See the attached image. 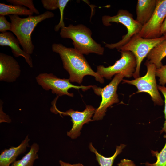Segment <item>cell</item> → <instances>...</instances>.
Instances as JSON below:
<instances>
[{
    "label": "cell",
    "instance_id": "14",
    "mask_svg": "<svg viewBox=\"0 0 166 166\" xmlns=\"http://www.w3.org/2000/svg\"><path fill=\"white\" fill-rule=\"evenodd\" d=\"M30 141L27 135L18 146L3 150L0 154V166H10L15 162L17 157L24 153L29 147Z\"/></svg>",
    "mask_w": 166,
    "mask_h": 166
},
{
    "label": "cell",
    "instance_id": "23",
    "mask_svg": "<svg viewBox=\"0 0 166 166\" xmlns=\"http://www.w3.org/2000/svg\"><path fill=\"white\" fill-rule=\"evenodd\" d=\"M156 76L159 78V84L161 86L166 84V65H162L156 70Z\"/></svg>",
    "mask_w": 166,
    "mask_h": 166
},
{
    "label": "cell",
    "instance_id": "26",
    "mask_svg": "<svg viewBox=\"0 0 166 166\" xmlns=\"http://www.w3.org/2000/svg\"><path fill=\"white\" fill-rule=\"evenodd\" d=\"M2 102L0 100V122L2 123L3 122L10 123L11 122V120L10 118L8 115L6 114L2 111Z\"/></svg>",
    "mask_w": 166,
    "mask_h": 166
},
{
    "label": "cell",
    "instance_id": "25",
    "mask_svg": "<svg viewBox=\"0 0 166 166\" xmlns=\"http://www.w3.org/2000/svg\"><path fill=\"white\" fill-rule=\"evenodd\" d=\"M157 87L158 90H160L163 94L164 98V113L165 121L163 125V126L162 128V129L160 131V133H162L164 132L165 133L166 132V87L165 86H164L158 85Z\"/></svg>",
    "mask_w": 166,
    "mask_h": 166
},
{
    "label": "cell",
    "instance_id": "24",
    "mask_svg": "<svg viewBox=\"0 0 166 166\" xmlns=\"http://www.w3.org/2000/svg\"><path fill=\"white\" fill-rule=\"evenodd\" d=\"M11 23L9 22L4 16H0V31L1 33L11 31Z\"/></svg>",
    "mask_w": 166,
    "mask_h": 166
},
{
    "label": "cell",
    "instance_id": "4",
    "mask_svg": "<svg viewBox=\"0 0 166 166\" xmlns=\"http://www.w3.org/2000/svg\"><path fill=\"white\" fill-rule=\"evenodd\" d=\"M103 24L107 26L111 25V22L120 23L124 25L127 30V33L122 36V39L114 43H105V46L110 49H116L118 50L126 44L135 34L140 31L142 26L134 19L133 15L128 11L119 10L117 14L113 16L104 15L102 18Z\"/></svg>",
    "mask_w": 166,
    "mask_h": 166
},
{
    "label": "cell",
    "instance_id": "9",
    "mask_svg": "<svg viewBox=\"0 0 166 166\" xmlns=\"http://www.w3.org/2000/svg\"><path fill=\"white\" fill-rule=\"evenodd\" d=\"M36 79L38 84L43 89L46 91L51 90L52 93L56 94L58 96L66 95L72 97L73 94L68 92L70 89H81L85 91L92 86L75 85L70 83L69 79H61L52 73H40L36 77Z\"/></svg>",
    "mask_w": 166,
    "mask_h": 166
},
{
    "label": "cell",
    "instance_id": "16",
    "mask_svg": "<svg viewBox=\"0 0 166 166\" xmlns=\"http://www.w3.org/2000/svg\"><path fill=\"white\" fill-rule=\"evenodd\" d=\"M69 0H42L43 7L48 10H54L59 8L60 13V19L59 23L54 27L55 31H58L60 29L65 26L63 21L64 11Z\"/></svg>",
    "mask_w": 166,
    "mask_h": 166
},
{
    "label": "cell",
    "instance_id": "18",
    "mask_svg": "<svg viewBox=\"0 0 166 166\" xmlns=\"http://www.w3.org/2000/svg\"><path fill=\"white\" fill-rule=\"evenodd\" d=\"M39 148L37 143H34L31 145L29 152L22 159L16 160L10 166H33L35 161L38 159V153Z\"/></svg>",
    "mask_w": 166,
    "mask_h": 166
},
{
    "label": "cell",
    "instance_id": "28",
    "mask_svg": "<svg viewBox=\"0 0 166 166\" xmlns=\"http://www.w3.org/2000/svg\"><path fill=\"white\" fill-rule=\"evenodd\" d=\"M59 162L60 166H84L80 163L72 164L68 163L65 162L61 160L59 161Z\"/></svg>",
    "mask_w": 166,
    "mask_h": 166
},
{
    "label": "cell",
    "instance_id": "6",
    "mask_svg": "<svg viewBox=\"0 0 166 166\" xmlns=\"http://www.w3.org/2000/svg\"><path fill=\"white\" fill-rule=\"evenodd\" d=\"M145 65L147 67V72L144 76L134 80H123V83H126L135 86L137 88V93L145 92L151 97L154 105L159 106L163 105L164 101L159 92L156 79V65L147 60Z\"/></svg>",
    "mask_w": 166,
    "mask_h": 166
},
{
    "label": "cell",
    "instance_id": "8",
    "mask_svg": "<svg viewBox=\"0 0 166 166\" xmlns=\"http://www.w3.org/2000/svg\"><path fill=\"white\" fill-rule=\"evenodd\" d=\"M121 57L112 65L105 67L103 65L97 67L96 72L102 78L111 79L114 75L120 73L130 78L133 76L136 66L133 54L128 51H121Z\"/></svg>",
    "mask_w": 166,
    "mask_h": 166
},
{
    "label": "cell",
    "instance_id": "30",
    "mask_svg": "<svg viewBox=\"0 0 166 166\" xmlns=\"http://www.w3.org/2000/svg\"><path fill=\"white\" fill-rule=\"evenodd\" d=\"M163 36L165 39H166V33L164 34Z\"/></svg>",
    "mask_w": 166,
    "mask_h": 166
},
{
    "label": "cell",
    "instance_id": "15",
    "mask_svg": "<svg viewBox=\"0 0 166 166\" xmlns=\"http://www.w3.org/2000/svg\"><path fill=\"white\" fill-rule=\"evenodd\" d=\"M156 0H138L136 12V20L142 26L151 18L155 10Z\"/></svg>",
    "mask_w": 166,
    "mask_h": 166
},
{
    "label": "cell",
    "instance_id": "12",
    "mask_svg": "<svg viewBox=\"0 0 166 166\" xmlns=\"http://www.w3.org/2000/svg\"><path fill=\"white\" fill-rule=\"evenodd\" d=\"M21 70L19 65L12 56L0 53V81L9 83L15 81Z\"/></svg>",
    "mask_w": 166,
    "mask_h": 166
},
{
    "label": "cell",
    "instance_id": "5",
    "mask_svg": "<svg viewBox=\"0 0 166 166\" xmlns=\"http://www.w3.org/2000/svg\"><path fill=\"white\" fill-rule=\"evenodd\" d=\"M165 39L163 36L152 39L140 37L138 34L133 36L129 41L119 50L128 51L135 56L136 66L133 76L135 79L140 77L141 64L149 52L159 44Z\"/></svg>",
    "mask_w": 166,
    "mask_h": 166
},
{
    "label": "cell",
    "instance_id": "27",
    "mask_svg": "<svg viewBox=\"0 0 166 166\" xmlns=\"http://www.w3.org/2000/svg\"><path fill=\"white\" fill-rule=\"evenodd\" d=\"M117 166H136L134 162L129 159H124L121 160Z\"/></svg>",
    "mask_w": 166,
    "mask_h": 166
},
{
    "label": "cell",
    "instance_id": "7",
    "mask_svg": "<svg viewBox=\"0 0 166 166\" xmlns=\"http://www.w3.org/2000/svg\"><path fill=\"white\" fill-rule=\"evenodd\" d=\"M124 75L120 73L116 74L112 81L103 88L92 85L94 93L101 97L102 100L99 107L96 109L93 117V120L102 119L105 115L107 108L113 104L118 103V97L117 93L118 86L123 80Z\"/></svg>",
    "mask_w": 166,
    "mask_h": 166
},
{
    "label": "cell",
    "instance_id": "19",
    "mask_svg": "<svg viewBox=\"0 0 166 166\" xmlns=\"http://www.w3.org/2000/svg\"><path fill=\"white\" fill-rule=\"evenodd\" d=\"M125 146V144H123L117 146L114 154L109 157H104L99 154L93 146L92 143L89 144V148L90 150L95 154L97 160L100 166H112L114 160L121 153Z\"/></svg>",
    "mask_w": 166,
    "mask_h": 166
},
{
    "label": "cell",
    "instance_id": "20",
    "mask_svg": "<svg viewBox=\"0 0 166 166\" xmlns=\"http://www.w3.org/2000/svg\"><path fill=\"white\" fill-rule=\"evenodd\" d=\"M34 13L24 6L18 5H6L0 3V15H32Z\"/></svg>",
    "mask_w": 166,
    "mask_h": 166
},
{
    "label": "cell",
    "instance_id": "17",
    "mask_svg": "<svg viewBox=\"0 0 166 166\" xmlns=\"http://www.w3.org/2000/svg\"><path fill=\"white\" fill-rule=\"evenodd\" d=\"M166 57V39L159 44L149 52L146 57L150 63L154 64L157 69L163 65L162 60Z\"/></svg>",
    "mask_w": 166,
    "mask_h": 166
},
{
    "label": "cell",
    "instance_id": "3",
    "mask_svg": "<svg viewBox=\"0 0 166 166\" xmlns=\"http://www.w3.org/2000/svg\"><path fill=\"white\" fill-rule=\"evenodd\" d=\"M92 34L91 30L82 24H70L61 28L60 33L62 38L72 39L74 48L83 54L103 55L104 48L92 38Z\"/></svg>",
    "mask_w": 166,
    "mask_h": 166
},
{
    "label": "cell",
    "instance_id": "22",
    "mask_svg": "<svg viewBox=\"0 0 166 166\" xmlns=\"http://www.w3.org/2000/svg\"><path fill=\"white\" fill-rule=\"evenodd\" d=\"M6 1L14 5L25 6L28 7L34 13L37 14H39V11L35 7L32 0H7Z\"/></svg>",
    "mask_w": 166,
    "mask_h": 166
},
{
    "label": "cell",
    "instance_id": "10",
    "mask_svg": "<svg viewBox=\"0 0 166 166\" xmlns=\"http://www.w3.org/2000/svg\"><path fill=\"white\" fill-rule=\"evenodd\" d=\"M58 97V96H57V98L52 102V106L50 108V111L55 114H59L61 116H69L71 117L72 127L69 131L67 132V135L72 139H75L80 135V131L85 124L94 121L91 118L94 114L96 109L92 106L87 105L85 109L82 112L74 111L72 109L65 112H62L58 110L56 105Z\"/></svg>",
    "mask_w": 166,
    "mask_h": 166
},
{
    "label": "cell",
    "instance_id": "1",
    "mask_svg": "<svg viewBox=\"0 0 166 166\" xmlns=\"http://www.w3.org/2000/svg\"><path fill=\"white\" fill-rule=\"evenodd\" d=\"M52 51L58 53L62 62L64 68L69 75L70 82L79 84L82 82L84 77L91 75L101 83L104 79L92 69L83 54L74 48L67 47L60 43H53Z\"/></svg>",
    "mask_w": 166,
    "mask_h": 166
},
{
    "label": "cell",
    "instance_id": "29",
    "mask_svg": "<svg viewBox=\"0 0 166 166\" xmlns=\"http://www.w3.org/2000/svg\"><path fill=\"white\" fill-rule=\"evenodd\" d=\"M166 33V18H165L161 27L160 30V34L162 36Z\"/></svg>",
    "mask_w": 166,
    "mask_h": 166
},
{
    "label": "cell",
    "instance_id": "21",
    "mask_svg": "<svg viewBox=\"0 0 166 166\" xmlns=\"http://www.w3.org/2000/svg\"><path fill=\"white\" fill-rule=\"evenodd\" d=\"M165 133L164 137L166 139V141L163 149L160 152L158 151H151L152 156L157 159L156 161L153 163L147 162L144 164L145 166H166V132Z\"/></svg>",
    "mask_w": 166,
    "mask_h": 166
},
{
    "label": "cell",
    "instance_id": "13",
    "mask_svg": "<svg viewBox=\"0 0 166 166\" xmlns=\"http://www.w3.org/2000/svg\"><path fill=\"white\" fill-rule=\"evenodd\" d=\"M20 42L12 33L9 32L0 34V45L10 47L14 56H22L25 59L30 67H33L32 60L30 55L27 53L20 48Z\"/></svg>",
    "mask_w": 166,
    "mask_h": 166
},
{
    "label": "cell",
    "instance_id": "11",
    "mask_svg": "<svg viewBox=\"0 0 166 166\" xmlns=\"http://www.w3.org/2000/svg\"><path fill=\"white\" fill-rule=\"evenodd\" d=\"M166 18V0H156V8L151 18L142 26L138 34L146 38L161 37L160 29Z\"/></svg>",
    "mask_w": 166,
    "mask_h": 166
},
{
    "label": "cell",
    "instance_id": "2",
    "mask_svg": "<svg viewBox=\"0 0 166 166\" xmlns=\"http://www.w3.org/2000/svg\"><path fill=\"white\" fill-rule=\"evenodd\" d=\"M54 16L53 13L49 11L25 18H21L18 15H8L11 21V31L16 35L24 51L30 55L33 53L34 47L31 40L32 32L39 23Z\"/></svg>",
    "mask_w": 166,
    "mask_h": 166
}]
</instances>
